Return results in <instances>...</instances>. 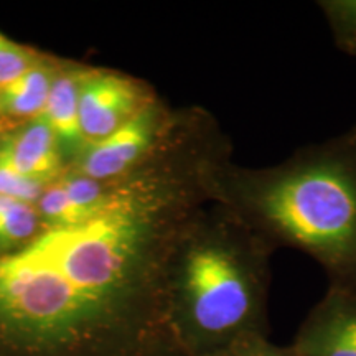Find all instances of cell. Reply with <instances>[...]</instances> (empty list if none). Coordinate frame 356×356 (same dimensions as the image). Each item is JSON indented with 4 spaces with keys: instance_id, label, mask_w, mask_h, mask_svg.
<instances>
[{
    "instance_id": "obj_1",
    "label": "cell",
    "mask_w": 356,
    "mask_h": 356,
    "mask_svg": "<svg viewBox=\"0 0 356 356\" xmlns=\"http://www.w3.org/2000/svg\"><path fill=\"white\" fill-rule=\"evenodd\" d=\"M226 155L210 121L185 119L111 210L0 256V356H184L168 325V267Z\"/></svg>"
},
{
    "instance_id": "obj_2",
    "label": "cell",
    "mask_w": 356,
    "mask_h": 356,
    "mask_svg": "<svg viewBox=\"0 0 356 356\" xmlns=\"http://www.w3.org/2000/svg\"><path fill=\"white\" fill-rule=\"evenodd\" d=\"M207 188L210 200L275 249L312 257L328 289L356 297V124L299 147L274 165L218 160Z\"/></svg>"
},
{
    "instance_id": "obj_3",
    "label": "cell",
    "mask_w": 356,
    "mask_h": 356,
    "mask_svg": "<svg viewBox=\"0 0 356 356\" xmlns=\"http://www.w3.org/2000/svg\"><path fill=\"white\" fill-rule=\"evenodd\" d=\"M275 251L221 204L191 218L167 277L168 325L181 355L228 356L248 338L269 337Z\"/></svg>"
},
{
    "instance_id": "obj_4",
    "label": "cell",
    "mask_w": 356,
    "mask_h": 356,
    "mask_svg": "<svg viewBox=\"0 0 356 356\" xmlns=\"http://www.w3.org/2000/svg\"><path fill=\"white\" fill-rule=\"evenodd\" d=\"M178 119L154 99L104 139L89 144L81 175L96 181L131 177L152 157L177 127Z\"/></svg>"
},
{
    "instance_id": "obj_5",
    "label": "cell",
    "mask_w": 356,
    "mask_h": 356,
    "mask_svg": "<svg viewBox=\"0 0 356 356\" xmlns=\"http://www.w3.org/2000/svg\"><path fill=\"white\" fill-rule=\"evenodd\" d=\"M154 99L144 83L118 73L84 74L79 91V121L84 144L118 131Z\"/></svg>"
},
{
    "instance_id": "obj_6",
    "label": "cell",
    "mask_w": 356,
    "mask_h": 356,
    "mask_svg": "<svg viewBox=\"0 0 356 356\" xmlns=\"http://www.w3.org/2000/svg\"><path fill=\"white\" fill-rule=\"evenodd\" d=\"M291 348L296 356H356V297L327 287Z\"/></svg>"
},
{
    "instance_id": "obj_7",
    "label": "cell",
    "mask_w": 356,
    "mask_h": 356,
    "mask_svg": "<svg viewBox=\"0 0 356 356\" xmlns=\"http://www.w3.org/2000/svg\"><path fill=\"white\" fill-rule=\"evenodd\" d=\"M0 165L44 184L61 168L60 140L42 118L0 142Z\"/></svg>"
},
{
    "instance_id": "obj_8",
    "label": "cell",
    "mask_w": 356,
    "mask_h": 356,
    "mask_svg": "<svg viewBox=\"0 0 356 356\" xmlns=\"http://www.w3.org/2000/svg\"><path fill=\"white\" fill-rule=\"evenodd\" d=\"M84 74H60L51 84L50 95L40 118L50 126L58 140L70 147L84 144L79 121V91Z\"/></svg>"
},
{
    "instance_id": "obj_9",
    "label": "cell",
    "mask_w": 356,
    "mask_h": 356,
    "mask_svg": "<svg viewBox=\"0 0 356 356\" xmlns=\"http://www.w3.org/2000/svg\"><path fill=\"white\" fill-rule=\"evenodd\" d=\"M55 78L48 66L42 63L30 66L0 89V111L15 118H40Z\"/></svg>"
},
{
    "instance_id": "obj_10",
    "label": "cell",
    "mask_w": 356,
    "mask_h": 356,
    "mask_svg": "<svg viewBox=\"0 0 356 356\" xmlns=\"http://www.w3.org/2000/svg\"><path fill=\"white\" fill-rule=\"evenodd\" d=\"M40 220L35 204L0 197V244L13 246L30 241L37 234Z\"/></svg>"
},
{
    "instance_id": "obj_11",
    "label": "cell",
    "mask_w": 356,
    "mask_h": 356,
    "mask_svg": "<svg viewBox=\"0 0 356 356\" xmlns=\"http://www.w3.org/2000/svg\"><path fill=\"white\" fill-rule=\"evenodd\" d=\"M337 50L356 56V0H318Z\"/></svg>"
},
{
    "instance_id": "obj_12",
    "label": "cell",
    "mask_w": 356,
    "mask_h": 356,
    "mask_svg": "<svg viewBox=\"0 0 356 356\" xmlns=\"http://www.w3.org/2000/svg\"><path fill=\"white\" fill-rule=\"evenodd\" d=\"M37 204L40 216L47 220L50 226H74L99 216L97 213L73 202L63 186L60 185V181L56 185H51L50 188H44L42 198L38 200Z\"/></svg>"
},
{
    "instance_id": "obj_13",
    "label": "cell",
    "mask_w": 356,
    "mask_h": 356,
    "mask_svg": "<svg viewBox=\"0 0 356 356\" xmlns=\"http://www.w3.org/2000/svg\"><path fill=\"white\" fill-rule=\"evenodd\" d=\"M38 63L33 51L0 33V89Z\"/></svg>"
},
{
    "instance_id": "obj_14",
    "label": "cell",
    "mask_w": 356,
    "mask_h": 356,
    "mask_svg": "<svg viewBox=\"0 0 356 356\" xmlns=\"http://www.w3.org/2000/svg\"><path fill=\"white\" fill-rule=\"evenodd\" d=\"M44 184L26 178L10 168L0 165V197H8L35 204L42 198Z\"/></svg>"
},
{
    "instance_id": "obj_15",
    "label": "cell",
    "mask_w": 356,
    "mask_h": 356,
    "mask_svg": "<svg viewBox=\"0 0 356 356\" xmlns=\"http://www.w3.org/2000/svg\"><path fill=\"white\" fill-rule=\"evenodd\" d=\"M228 356H296L291 345H277L269 337L257 335L244 340Z\"/></svg>"
},
{
    "instance_id": "obj_16",
    "label": "cell",
    "mask_w": 356,
    "mask_h": 356,
    "mask_svg": "<svg viewBox=\"0 0 356 356\" xmlns=\"http://www.w3.org/2000/svg\"><path fill=\"white\" fill-rule=\"evenodd\" d=\"M0 142H2V139H0Z\"/></svg>"
}]
</instances>
